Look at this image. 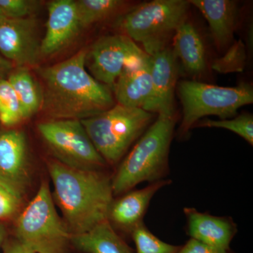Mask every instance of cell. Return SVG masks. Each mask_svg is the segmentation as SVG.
I'll return each instance as SVG.
<instances>
[{
  "label": "cell",
  "instance_id": "6da1fadb",
  "mask_svg": "<svg viewBox=\"0 0 253 253\" xmlns=\"http://www.w3.org/2000/svg\"><path fill=\"white\" fill-rule=\"evenodd\" d=\"M86 50L54 66L42 68V109L53 120L87 119L114 106L109 86L86 69Z\"/></svg>",
  "mask_w": 253,
  "mask_h": 253
},
{
  "label": "cell",
  "instance_id": "7a4b0ae2",
  "mask_svg": "<svg viewBox=\"0 0 253 253\" xmlns=\"http://www.w3.org/2000/svg\"><path fill=\"white\" fill-rule=\"evenodd\" d=\"M54 198L72 235L107 220L113 199L112 177L103 171L84 170L56 160L48 163Z\"/></svg>",
  "mask_w": 253,
  "mask_h": 253
},
{
  "label": "cell",
  "instance_id": "3957f363",
  "mask_svg": "<svg viewBox=\"0 0 253 253\" xmlns=\"http://www.w3.org/2000/svg\"><path fill=\"white\" fill-rule=\"evenodd\" d=\"M175 124L174 114L158 115L112 176L113 196L126 194L141 182H156L168 175Z\"/></svg>",
  "mask_w": 253,
  "mask_h": 253
},
{
  "label": "cell",
  "instance_id": "277c9868",
  "mask_svg": "<svg viewBox=\"0 0 253 253\" xmlns=\"http://www.w3.org/2000/svg\"><path fill=\"white\" fill-rule=\"evenodd\" d=\"M154 114L140 108L114 105L81 121L93 144L108 165L122 159L131 144L152 124Z\"/></svg>",
  "mask_w": 253,
  "mask_h": 253
},
{
  "label": "cell",
  "instance_id": "5b68a950",
  "mask_svg": "<svg viewBox=\"0 0 253 253\" xmlns=\"http://www.w3.org/2000/svg\"><path fill=\"white\" fill-rule=\"evenodd\" d=\"M16 236L36 253H71L72 234L58 214L47 183H42L34 199L18 217Z\"/></svg>",
  "mask_w": 253,
  "mask_h": 253
},
{
  "label": "cell",
  "instance_id": "8992f818",
  "mask_svg": "<svg viewBox=\"0 0 253 253\" xmlns=\"http://www.w3.org/2000/svg\"><path fill=\"white\" fill-rule=\"evenodd\" d=\"M190 4L184 0H154L137 5L123 15L119 26L125 36L142 44L149 56L166 47L178 27L186 21Z\"/></svg>",
  "mask_w": 253,
  "mask_h": 253
},
{
  "label": "cell",
  "instance_id": "52a82bcc",
  "mask_svg": "<svg viewBox=\"0 0 253 253\" xmlns=\"http://www.w3.org/2000/svg\"><path fill=\"white\" fill-rule=\"evenodd\" d=\"M178 92L183 109L179 130L181 137L186 135L201 118L217 116L221 120L228 119L235 116L240 108L253 102V89L247 83L224 87L184 81L179 83Z\"/></svg>",
  "mask_w": 253,
  "mask_h": 253
},
{
  "label": "cell",
  "instance_id": "ba28073f",
  "mask_svg": "<svg viewBox=\"0 0 253 253\" xmlns=\"http://www.w3.org/2000/svg\"><path fill=\"white\" fill-rule=\"evenodd\" d=\"M38 130L59 162L84 170L103 171L108 166L78 120H52Z\"/></svg>",
  "mask_w": 253,
  "mask_h": 253
},
{
  "label": "cell",
  "instance_id": "9c48e42d",
  "mask_svg": "<svg viewBox=\"0 0 253 253\" xmlns=\"http://www.w3.org/2000/svg\"><path fill=\"white\" fill-rule=\"evenodd\" d=\"M148 54L125 35L104 36L86 51L90 74L99 83L113 89L123 68Z\"/></svg>",
  "mask_w": 253,
  "mask_h": 253
},
{
  "label": "cell",
  "instance_id": "30bf717a",
  "mask_svg": "<svg viewBox=\"0 0 253 253\" xmlns=\"http://www.w3.org/2000/svg\"><path fill=\"white\" fill-rule=\"evenodd\" d=\"M36 28L33 18H5L0 22V54L19 67L36 64L41 54Z\"/></svg>",
  "mask_w": 253,
  "mask_h": 253
},
{
  "label": "cell",
  "instance_id": "8fae6325",
  "mask_svg": "<svg viewBox=\"0 0 253 253\" xmlns=\"http://www.w3.org/2000/svg\"><path fill=\"white\" fill-rule=\"evenodd\" d=\"M0 183L23 199L31 184L27 143L22 131L0 134Z\"/></svg>",
  "mask_w": 253,
  "mask_h": 253
},
{
  "label": "cell",
  "instance_id": "7c38bea8",
  "mask_svg": "<svg viewBox=\"0 0 253 253\" xmlns=\"http://www.w3.org/2000/svg\"><path fill=\"white\" fill-rule=\"evenodd\" d=\"M151 56V93L144 111L156 114H174V89L177 81L176 58L166 47Z\"/></svg>",
  "mask_w": 253,
  "mask_h": 253
},
{
  "label": "cell",
  "instance_id": "4fadbf2b",
  "mask_svg": "<svg viewBox=\"0 0 253 253\" xmlns=\"http://www.w3.org/2000/svg\"><path fill=\"white\" fill-rule=\"evenodd\" d=\"M171 182L163 179L150 183L143 189L131 190L117 199H113L108 212V221L113 229L117 228L131 236L134 229L144 223L145 214L154 195Z\"/></svg>",
  "mask_w": 253,
  "mask_h": 253
},
{
  "label": "cell",
  "instance_id": "5bb4252c",
  "mask_svg": "<svg viewBox=\"0 0 253 253\" xmlns=\"http://www.w3.org/2000/svg\"><path fill=\"white\" fill-rule=\"evenodd\" d=\"M45 35L41 42V52L51 55L72 41L81 29L76 1L55 0L48 6Z\"/></svg>",
  "mask_w": 253,
  "mask_h": 253
},
{
  "label": "cell",
  "instance_id": "9a60e30c",
  "mask_svg": "<svg viewBox=\"0 0 253 253\" xmlns=\"http://www.w3.org/2000/svg\"><path fill=\"white\" fill-rule=\"evenodd\" d=\"M184 212L191 239L215 249L230 250L229 245L238 230L232 218L212 215L192 208H184Z\"/></svg>",
  "mask_w": 253,
  "mask_h": 253
},
{
  "label": "cell",
  "instance_id": "2e32d148",
  "mask_svg": "<svg viewBox=\"0 0 253 253\" xmlns=\"http://www.w3.org/2000/svg\"><path fill=\"white\" fill-rule=\"evenodd\" d=\"M113 90L118 104L144 109L151 93V56L126 65Z\"/></svg>",
  "mask_w": 253,
  "mask_h": 253
},
{
  "label": "cell",
  "instance_id": "e0dca14e",
  "mask_svg": "<svg viewBox=\"0 0 253 253\" xmlns=\"http://www.w3.org/2000/svg\"><path fill=\"white\" fill-rule=\"evenodd\" d=\"M207 20L216 44L224 47L230 42L234 35L237 7L230 0H190Z\"/></svg>",
  "mask_w": 253,
  "mask_h": 253
},
{
  "label": "cell",
  "instance_id": "ac0fdd59",
  "mask_svg": "<svg viewBox=\"0 0 253 253\" xmlns=\"http://www.w3.org/2000/svg\"><path fill=\"white\" fill-rule=\"evenodd\" d=\"M173 53L180 59L186 72L197 76L206 68V55L204 44L196 28L184 21L174 33Z\"/></svg>",
  "mask_w": 253,
  "mask_h": 253
},
{
  "label": "cell",
  "instance_id": "d6986e66",
  "mask_svg": "<svg viewBox=\"0 0 253 253\" xmlns=\"http://www.w3.org/2000/svg\"><path fill=\"white\" fill-rule=\"evenodd\" d=\"M71 244L84 253H134L108 220L86 232L71 236Z\"/></svg>",
  "mask_w": 253,
  "mask_h": 253
},
{
  "label": "cell",
  "instance_id": "ffe728a7",
  "mask_svg": "<svg viewBox=\"0 0 253 253\" xmlns=\"http://www.w3.org/2000/svg\"><path fill=\"white\" fill-rule=\"evenodd\" d=\"M7 81L14 88L22 109L23 118L27 119L38 112L42 104V93L27 68L13 70Z\"/></svg>",
  "mask_w": 253,
  "mask_h": 253
},
{
  "label": "cell",
  "instance_id": "44dd1931",
  "mask_svg": "<svg viewBox=\"0 0 253 253\" xmlns=\"http://www.w3.org/2000/svg\"><path fill=\"white\" fill-rule=\"evenodd\" d=\"M76 3L82 28L104 21L116 14L126 2L120 0H78Z\"/></svg>",
  "mask_w": 253,
  "mask_h": 253
},
{
  "label": "cell",
  "instance_id": "7402d4cb",
  "mask_svg": "<svg viewBox=\"0 0 253 253\" xmlns=\"http://www.w3.org/2000/svg\"><path fill=\"white\" fill-rule=\"evenodd\" d=\"M23 120L22 109L14 88L7 79L0 78V123L11 126Z\"/></svg>",
  "mask_w": 253,
  "mask_h": 253
},
{
  "label": "cell",
  "instance_id": "603a6c76",
  "mask_svg": "<svg viewBox=\"0 0 253 253\" xmlns=\"http://www.w3.org/2000/svg\"><path fill=\"white\" fill-rule=\"evenodd\" d=\"M131 237L135 244L136 253H178L181 248L161 241L148 229L144 223L134 229Z\"/></svg>",
  "mask_w": 253,
  "mask_h": 253
},
{
  "label": "cell",
  "instance_id": "cb8c5ba5",
  "mask_svg": "<svg viewBox=\"0 0 253 253\" xmlns=\"http://www.w3.org/2000/svg\"><path fill=\"white\" fill-rule=\"evenodd\" d=\"M206 127H217L229 129L253 144V117L252 115L244 113L232 119H222L219 121L206 120L198 125Z\"/></svg>",
  "mask_w": 253,
  "mask_h": 253
},
{
  "label": "cell",
  "instance_id": "d4e9b609",
  "mask_svg": "<svg viewBox=\"0 0 253 253\" xmlns=\"http://www.w3.org/2000/svg\"><path fill=\"white\" fill-rule=\"evenodd\" d=\"M37 4L31 0H0V10L6 18L20 19L30 17Z\"/></svg>",
  "mask_w": 253,
  "mask_h": 253
},
{
  "label": "cell",
  "instance_id": "484cf974",
  "mask_svg": "<svg viewBox=\"0 0 253 253\" xmlns=\"http://www.w3.org/2000/svg\"><path fill=\"white\" fill-rule=\"evenodd\" d=\"M21 198L0 183V221L12 217L17 212Z\"/></svg>",
  "mask_w": 253,
  "mask_h": 253
},
{
  "label": "cell",
  "instance_id": "4316f807",
  "mask_svg": "<svg viewBox=\"0 0 253 253\" xmlns=\"http://www.w3.org/2000/svg\"><path fill=\"white\" fill-rule=\"evenodd\" d=\"M244 54L242 48L236 46L234 49L231 50L224 59H222L223 63H216L214 66L217 71L220 72H230V71H239L240 68L236 66L239 63L240 66H242V62L244 61Z\"/></svg>",
  "mask_w": 253,
  "mask_h": 253
},
{
  "label": "cell",
  "instance_id": "83f0119b",
  "mask_svg": "<svg viewBox=\"0 0 253 253\" xmlns=\"http://www.w3.org/2000/svg\"><path fill=\"white\" fill-rule=\"evenodd\" d=\"M178 253H232L230 250H221L211 247L196 240L191 239Z\"/></svg>",
  "mask_w": 253,
  "mask_h": 253
},
{
  "label": "cell",
  "instance_id": "f1b7e54d",
  "mask_svg": "<svg viewBox=\"0 0 253 253\" xmlns=\"http://www.w3.org/2000/svg\"><path fill=\"white\" fill-rule=\"evenodd\" d=\"M4 253H36L23 246L17 239L8 243L5 246Z\"/></svg>",
  "mask_w": 253,
  "mask_h": 253
},
{
  "label": "cell",
  "instance_id": "f546056e",
  "mask_svg": "<svg viewBox=\"0 0 253 253\" xmlns=\"http://www.w3.org/2000/svg\"><path fill=\"white\" fill-rule=\"evenodd\" d=\"M13 71V63L0 54V78H5L9 76Z\"/></svg>",
  "mask_w": 253,
  "mask_h": 253
},
{
  "label": "cell",
  "instance_id": "4dcf8cb0",
  "mask_svg": "<svg viewBox=\"0 0 253 253\" xmlns=\"http://www.w3.org/2000/svg\"><path fill=\"white\" fill-rule=\"evenodd\" d=\"M5 238V230L4 226L0 223V246L2 244Z\"/></svg>",
  "mask_w": 253,
  "mask_h": 253
},
{
  "label": "cell",
  "instance_id": "1f68e13d",
  "mask_svg": "<svg viewBox=\"0 0 253 253\" xmlns=\"http://www.w3.org/2000/svg\"><path fill=\"white\" fill-rule=\"evenodd\" d=\"M5 17L4 15H3L2 13H1V10H0V22L2 21L3 19H4Z\"/></svg>",
  "mask_w": 253,
  "mask_h": 253
}]
</instances>
